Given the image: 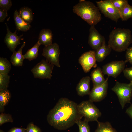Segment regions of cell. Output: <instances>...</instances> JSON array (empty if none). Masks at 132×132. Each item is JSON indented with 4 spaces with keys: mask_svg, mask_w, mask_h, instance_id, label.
Listing matches in <instances>:
<instances>
[{
    "mask_svg": "<svg viewBox=\"0 0 132 132\" xmlns=\"http://www.w3.org/2000/svg\"><path fill=\"white\" fill-rule=\"evenodd\" d=\"M60 50L58 45L56 43L45 46L43 49L42 55L50 63L58 67H60L59 57Z\"/></svg>",
    "mask_w": 132,
    "mask_h": 132,
    "instance_id": "9c48e42d",
    "label": "cell"
},
{
    "mask_svg": "<svg viewBox=\"0 0 132 132\" xmlns=\"http://www.w3.org/2000/svg\"><path fill=\"white\" fill-rule=\"evenodd\" d=\"M88 122L85 120H79L77 121L76 123L78 126L79 132H90Z\"/></svg>",
    "mask_w": 132,
    "mask_h": 132,
    "instance_id": "4316f807",
    "label": "cell"
},
{
    "mask_svg": "<svg viewBox=\"0 0 132 132\" xmlns=\"http://www.w3.org/2000/svg\"><path fill=\"white\" fill-rule=\"evenodd\" d=\"M77 105L67 98H60L49 112L47 117L48 122L58 130L68 128L82 118L78 113Z\"/></svg>",
    "mask_w": 132,
    "mask_h": 132,
    "instance_id": "6da1fadb",
    "label": "cell"
},
{
    "mask_svg": "<svg viewBox=\"0 0 132 132\" xmlns=\"http://www.w3.org/2000/svg\"><path fill=\"white\" fill-rule=\"evenodd\" d=\"M111 89L117 96L122 109L126 104L131 103L132 97V82L127 84L116 81Z\"/></svg>",
    "mask_w": 132,
    "mask_h": 132,
    "instance_id": "5b68a950",
    "label": "cell"
},
{
    "mask_svg": "<svg viewBox=\"0 0 132 132\" xmlns=\"http://www.w3.org/2000/svg\"><path fill=\"white\" fill-rule=\"evenodd\" d=\"M127 62L126 60L113 61L105 64L102 67L103 74L116 78L123 72Z\"/></svg>",
    "mask_w": 132,
    "mask_h": 132,
    "instance_id": "ba28073f",
    "label": "cell"
},
{
    "mask_svg": "<svg viewBox=\"0 0 132 132\" xmlns=\"http://www.w3.org/2000/svg\"><path fill=\"white\" fill-rule=\"evenodd\" d=\"M79 114L84 120L88 121H98L101 115L99 110L89 100L82 101L77 105Z\"/></svg>",
    "mask_w": 132,
    "mask_h": 132,
    "instance_id": "277c9868",
    "label": "cell"
},
{
    "mask_svg": "<svg viewBox=\"0 0 132 132\" xmlns=\"http://www.w3.org/2000/svg\"><path fill=\"white\" fill-rule=\"evenodd\" d=\"M11 94L7 89L0 91V112L3 111L4 107L9 101Z\"/></svg>",
    "mask_w": 132,
    "mask_h": 132,
    "instance_id": "44dd1931",
    "label": "cell"
},
{
    "mask_svg": "<svg viewBox=\"0 0 132 132\" xmlns=\"http://www.w3.org/2000/svg\"><path fill=\"white\" fill-rule=\"evenodd\" d=\"M54 65L47 60H42L31 70L35 78L41 79L51 78Z\"/></svg>",
    "mask_w": 132,
    "mask_h": 132,
    "instance_id": "52a82bcc",
    "label": "cell"
},
{
    "mask_svg": "<svg viewBox=\"0 0 132 132\" xmlns=\"http://www.w3.org/2000/svg\"><path fill=\"white\" fill-rule=\"evenodd\" d=\"M91 80V77L88 76L83 77L80 80L76 88L77 94L79 96L82 97L89 94Z\"/></svg>",
    "mask_w": 132,
    "mask_h": 132,
    "instance_id": "5bb4252c",
    "label": "cell"
},
{
    "mask_svg": "<svg viewBox=\"0 0 132 132\" xmlns=\"http://www.w3.org/2000/svg\"><path fill=\"white\" fill-rule=\"evenodd\" d=\"M121 18L122 21H126L132 18V5L129 4L120 11Z\"/></svg>",
    "mask_w": 132,
    "mask_h": 132,
    "instance_id": "d4e9b609",
    "label": "cell"
},
{
    "mask_svg": "<svg viewBox=\"0 0 132 132\" xmlns=\"http://www.w3.org/2000/svg\"><path fill=\"white\" fill-rule=\"evenodd\" d=\"M41 44L38 41L37 43L31 48L29 49L24 55L25 59L31 61L36 59L38 55V51Z\"/></svg>",
    "mask_w": 132,
    "mask_h": 132,
    "instance_id": "7402d4cb",
    "label": "cell"
},
{
    "mask_svg": "<svg viewBox=\"0 0 132 132\" xmlns=\"http://www.w3.org/2000/svg\"><path fill=\"white\" fill-rule=\"evenodd\" d=\"M108 78L109 77L106 79V81L103 84L93 86L89 95V100L92 102H98L105 98L107 92Z\"/></svg>",
    "mask_w": 132,
    "mask_h": 132,
    "instance_id": "8fae6325",
    "label": "cell"
},
{
    "mask_svg": "<svg viewBox=\"0 0 132 132\" xmlns=\"http://www.w3.org/2000/svg\"><path fill=\"white\" fill-rule=\"evenodd\" d=\"M10 76L8 74L0 73V91L7 89Z\"/></svg>",
    "mask_w": 132,
    "mask_h": 132,
    "instance_id": "484cf974",
    "label": "cell"
},
{
    "mask_svg": "<svg viewBox=\"0 0 132 132\" xmlns=\"http://www.w3.org/2000/svg\"><path fill=\"white\" fill-rule=\"evenodd\" d=\"M8 16L7 11L5 10L0 8V22H3L5 18Z\"/></svg>",
    "mask_w": 132,
    "mask_h": 132,
    "instance_id": "836d02e7",
    "label": "cell"
},
{
    "mask_svg": "<svg viewBox=\"0 0 132 132\" xmlns=\"http://www.w3.org/2000/svg\"><path fill=\"white\" fill-rule=\"evenodd\" d=\"M12 5V1L11 0H0V8L8 11Z\"/></svg>",
    "mask_w": 132,
    "mask_h": 132,
    "instance_id": "f546056e",
    "label": "cell"
},
{
    "mask_svg": "<svg viewBox=\"0 0 132 132\" xmlns=\"http://www.w3.org/2000/svg\"><path fill=\"white\" fill-rule=\"evenodd\" d=\"M132 42L130 29L117 28L110 32L108 45L114 51L121 52L126 50Z\"/></svg>",
    "mask_w": 132,
    "mask_h": 132,
    "instance_id": "3957f363",
    "label": "cell"
},
{
    "mask_svg": "<svg viewBox=\"0 0 132 132\" xmlns=\"http://www.w3.org/2000/svg\"><path fill=\"white\" fill-rule=\"evenodd\" d=\"M126 112L132 119V104L126 109Z\"/></svg>",
    "mask_w": 132,
    "mask_h": 132,
    "instance_id": "d590c367",
    "label": "cell"
},
{
    "mask_svg": "<svg viewBox=\"0 0 132 132\" xmlns=\"http://www.w3.org/2000/svg\"><path fill=\"white\" fill-rule=\"evenodd\" d=\"M73 11L91 26L97 24L102 19L98 7L90 1L79 0L73 7Z\"/></svg>",
    "mask_w": 132,
    "mask_h": 132,
    "instance_id": "7a4b0ae2",
    "label": "cell"
},
{
    "mask_svg": "<svg viewBox=\"0 0 132 132\" xmlns=\"http://www.w3.org/2000/svg\"><path fill=\"white\" fill-rule=\"evenodd\" d=\"M13 120L11 116L9 114L1 113L0 115V125L7 122H12Z\"/></svg>",
    "mask_w": 132,
    "mask_h": 132,
    "instance_id": "f1b7e54d",
    "label": "cell"
},
{
    "mask_svg": "<svg viewBox=\"0 0 132 132\" xmlns=\"http://www.w3.org/2000/svg\"><path fill=\"white\" fill-rule=\"evenodd\" d=\"M24 132H27V131H26V130Z\"/></svg>",
    "mask_w": 132,
    "mask_h": 132,
    "instance_id": "74e56055",
    "label": "cell"
},
{
    "mask_svg": "<svg viewBox=\"0 0 132 132\" xmlns=\"http://www.w3.org/2000/svg\"><path fill=\"white\" fill-rule=\"evenodd\" d=\"M0 132H4L0 130Z\"/></svg>",
    "mask_w": 132,
    "mask_h": 132,
    "instance_id": "8d00e7d4",
    "label": "cell"
},
{
    "mask_svg": "<svg viewBox=\"0 0 132 132\" xmlns=\"http://www.w3.org/2000/svg\"><path fill=\"white\" fill-rule=\"evenodd\" d=\"M27 132H42L40 129L32 122L30 123L26 129Z\"/></svg>",
    "mask_w": 132,
    "mask_h": 132,
    "instance_id": "4dcf8cb0",
    "label": "cell"
},
{
    "mask_svg": "<svg viewBox=\"0 0 132 132\" xmlns=\"http://www.w3.org/2000/svg\"><path fill=\"white\" fill-rule=\"evenodd\" d=\"M10 62L5 58H0V73L8 74L11 68Z\"/></svg>",
    "mask_w": 132,
    "mask_h": 132,
    "instance_id": "cb8c5ba5",
    "label": "cell"
},
{
    "mask_svg": "<svg viewBox=\"0 0 132 132\" xmlns=\"http://www.w3.org/2000/svg\"><path fill=\"white\" fill-rule=\"evenodd\" d=\"M26 129L21 128H12L9 130L8 132H24Z\"/></svg>",
    "mask_w": 132,
    "mask_h": 132,
    "instance_id": "e575fe53",
    "label": "cell"
},
{
    "mask_svg": "<svg viewBox=\"0 0 132 132\" xmlns=\"http://www.w3.org/2000/svg\"><path fill=\"white\" fill-rule=\"evenodd\" d=\"M25 44V42H23L19 49L17 51L13 53L11 55L10 62L14 66H19L23 65L24 58L22 54V51Z\"/></svg>",
    "mask_w": 132,
    "mask_h": 132,
    "instance_id": "ac0fdd59",
    "label": "cell"
},
{
    "mask_svg": "<svg viewBox=\"0 0 132 132\" xmlns=\"http://www.w3.org/2000/svg\"><path fill=\"white\" fill-rule=\"evenodd\" d=\"M95 51L90 50L83 54L78 59L84 72H89L92 68H96L97 66L95 57Z\"/></svg>",
    "mask_w": 132,
    "mask_h": 132,
    "instance_id": "30bf717a",
    "label": "cell"
},
{
    "mask_svg": "<svg viewBox=\"0 0 132 132\" xmlns=\"http://www.w3.org/2000/svg\"><path fill=\"white\" fill-rule=\"evenodd\" d=\"M5 24L7 33L5 38L4 42L10 50L13 53L16 52L15 49L17 46L20 44V38L23 35L18 36L16 34L17 30L14 33L11 32L7 24Z\"/></svg>",
    "mask_w": 132,
    "mask_h": 132,
    "instance_id": "4fadbf2b",
    "label": "cell"
},
{
    "mask_svg": "<svg viewBox=\"0 0 132 132\" xmlns=\"http://www.w3.org/2000/svg\"><path fill=\"white\" fill-rule=\"evenodd\" d=\"M93 86L101 85L106 81L102 69L98 67L93 70L90 75Z\"/></svg>",
    "mask_w": 132,
    "mask_h": 132,
    "instance_id": "e0dca14e",
    "label": "cell"
},
{
    "mask_svg": "<svg viewBox=\"0 0 132 132\" xmlns=\"http://www.w3.org/2000/svg\"><path fill=\"white\" fill-rule=\"evenodd\" d=\"M98 126L94 132H117L108 122H105L97 121Z\"/></svg>",
    "mask_w": 132,
    "mask_h": 132,
    "instance_id": "603a6c76",
    "label": "cell"
},
{
    "mask_svg": "<svg viewBox=\"0 0 132 132\" xmlns=\"http://www.w3.org/2000/svg\"><path fill=\"white\" fill-rule=\"evenodd\" d=\"M111 3L119 11L129 4L127 0H110Z\"/></svg>",
    "mask_w": 132,
    "mask_h": 132,
    "instance_id": "83f0119b",
    "label": "cell"
},
{
    "mask_svg": "<svg viewBox=\"0 0 132 132\" xmlns=\"http://www.w3.org/2000/svg\"><path fill=\"white\" fill-rule=\"evenodd\" d=\"M14 19L16 29L18 31L26 32L31 27L30 24L26 22L20 17L17 10L14 12Z\"/></svg>",
    "mask_w": 132,
    "mask_h": 132,
    "instance_id": "d6986e66",
    "label": "cell"
},
{
    "mask_svg": "<svg viewBox=\"0 0 132 132\" xmlns=\"http://www.w3.org/2000/svg\"><path fill=\"white\" fill-rule=\"evenodd\" d=\"M112 49L105 44V41L102 45L95 51V57L96 61L98 62H102L106 57L110 54Z\"/></svg>",
    "mask_w": 132,
    "mask_h": 132,
    "instance_id": "2e32d148",
    "label": "cell"
},
{
    "mask_svg": "<svg viewBox=\"0 0 132 132\" xmlns=\"http://www.w3.org/2000/svg\"><path fill=\"white\" fill-rule=\"evenodd\" d=\"M123 72L125 77L132 82V66L125 68Z\"/></svg>",
    "mask_w": 132,
    "mask_h": 132,
    "instance_id": "1f68e13d",
    "label": "cell"
},
{
    "mask_svg": "<svg viewBox=\"0 0 132 132\" xmlns=\"http://www.w3.org/2000/svg\"><path fill=\"white\" fill-rule=\"evenodd\" d=\"M97 7L105 17L117 22L121 18L120 11L111 2L110 0L96 1Z\"/></svg>",
    "mask_w": 132,
    "mask_h": 132,
    "instance_id": "8992f818",
    "label": "cell"
},
{
    "mask_svg": "<svg viewBox=\"0 0 132 132\" xmlns=\"http://www.w3.org/2000/svg\"><path fill=\"white\" fill-rule=\"evenodd\" d=\"M18 13L19 16L25 21L30 24L33 19V15L31 9L24 7L21 8Z\"/></svg>",
    "mask_w": 132,
    "mask_h": 132,
    "instance_id": "ffe728a7",
    "label": "cell"
},
{
    "mask_svg": "<svg viewBox=\"0 0 132 132\" xmlns=\"http://www.w3.org/2000/svg\"><path fill=\"white\" fill-rule=\"evenodd\" d=\"M105 41L104 37L99 33L95 25L91 26L89 29L88 41L89 46L96 51L102 45Z\"/></svg>",
    "mask_w": 132,
    "mask_h": 132,
    "instance_id": "7c38bea8",
    "label": "cell"
},
{
    "mask_svg": "<svg viewBox=\"0 0 132 132\" xmlns=\"http://www.w3.org/2000/svg\"><path fill=\"white\" fill-rule=\"evenodd\" d=\"M125 57L126 62L132 65V47H128L126 50Z\"/></svg>",
    "mask_w": 132,
    "mask_h": 132,
    "instance_id": "d6a6232c",
    "label": "cell"
},
{
    "mask_svg": "<svg viewBox=\"0 0 132 132\" xmlns=\"http://www.w3.org/2000/svg\"><path fill=\"white\" fill-rule=\"evenodd\" d=\"M53 34L49 29H43L40 31L38 41L41 44L45 46L49 45L52 44Z\"/></svg>",
    "mask_w": 132,
    "mask_h": 132,
    "instance_id": "9a60e30c",
    "label": "cell"
}]
</instances>
